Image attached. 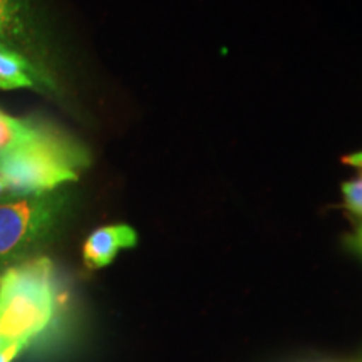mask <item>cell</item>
<instances>
[{"instance_id":"cell-1","label":"cell","mask_w":362,"mask_h":362,"mask_svg":"<svg viewBox=\"0 0 362 362\" xmlns=\"http://www.w3.org/2000/svg\"><path fill=\"white\" fill-rule=\"evenodd\" d=\"M57 293L52 262L37 257L0 274V336L4 346L29 344L52 322Z\"/></svg>"},{"instance_id":"cell-2","label":"cell","mask_w":362,"mask_h":362,"mask_svg":"<svg viewBox=\"0 0 362 362\" xmlns=\"http://www.w3.org/2000/svg\"><path fill=\"white\" fill-rule=\"evenodd\" d=\"M89 163L78 143L54 129L0 155V173L7 181L8 197L49 193L79 178Z\"/></svg>"},{"instance_id":"cell-3","label":"cell","mask_w":362,"mask_h":362,"mask_svg":"<svg viewBox=\"0 0 362 362\" xmlns=\"http://www.w3.org/2000/svg\"><path fill=\"white\" fill-rule=\"evenodd\" d=\"M62 206L61 194L54 192L0 200V269L21 260L51 235Z\"/></svg>"},{"instance_id":"cell-4","label":"cell","mask_w":362,"mask_h":362,"mask_svg":"<svg viewBox=\"0 0 362 362\" xmlns=\"http://www.w3.org/2000/svg\"><path fill=\"white\" fill-rule=\"evenodd\" d=\"M138 243V233L129 225L116 223L94 230L83 247L84 265L90 270L104 269L116 259L124 248H133Z\"/></svg>"},{"instance_id":"cell-5","label":"cell","mask_w":362,"mask_h":362,"mask_svg":"<svg viewBox=\"0 0 362 362\" xmlns=\"http://www.w3.org/2000/svg\"><path fill=\"white\" fill-rule=\"evenodd\" d=\"M40 76L21 54L0 47V89L34 88Z\"/></svg>"},{"instance_id":"cell-6","label":"cell","mask_w":362,"mask_h":362,"mask_svg":"<svg viewBox=\"0 0 362 362\" xmlns=\"http://www.w3.org/2000/svg\"><path fill=\"white\" fill-rule=\"evenodd\" d=\"M44 129L42 126L13 119V117L0 112V155L37 138L39 134L44 133Z\"/></svg>"},{"instance_id":"cell-7","label":"cell","mask_w":362,"mask_h":362,"mask_svg":"<svg viewBox=\"0 0 362 362\" xmlns=\"http://www.w3.org/2000/svg\"><path fill=\"white\" fill-rule=\"evenodd\" d=\"M342 197L347 210L362 218V173L342 185Z\"/></svg>"},{"instance_id":"cell-8","label":"cell","mask_w":362,"mask_h":362,"mask_svg":"<svg viewBox=\"0 0 362 362\" xmlns=\"http://www.w3.org/2000/svg\"><path fill=\"white\" fill-rule=\"evenodd\" d=\"M27 346H29L27 342H13L4 346L2 349H0V362H12Z\"/></svg>"},{"instance_id":"cell-9","label":"cell","mask_w":362,"mask_h":362,"mask_svg":"<svg viewBox=\"0 0 362 362\" xmlns=\"http://www.w3.org/2000/svg\"><path fill=\"white\" fill-rule=\"evenodd\" d=\"M349 245L352 250H354L356 253H359V255L362 257V223L357 226L356 232L352 233V237L349 238Z\"/></svg>"},{"instance_id":"cell-10","label":"cell","mask_w":362,"mask_h":362,"mask_svg":"<svg viewBox=\"0 0 362 362\" xmlns=\"http://www.w3.org/2000/svg\"><path fill=\"white\" fill-rule=\"evenodd\" d=\"M344 163L349 166H354V168H359L362 170V151H356V153H351V155L344 156Z\"/></svg>"},{"instance_id":"cell-11","label":"cell","mask_w":362,"mask_h":362,"mask_svg":"<svg viewBox=\"0 0 362 362\" xmlns=\"http://www.w3.org/2000/svg\"><path fill=\"white\" fill-rule=\"evenodd\" d=\"M4 197H8V187H7V181L4 178V175L0 173V200Z\"/></svg>"},{"instance_id":"cell-12","label":"cell","mask_w":362,"mask_h":362,"mask_svg":"<svg viewBox=\"0 0 362 362\" xmlns=\"http://www.w3.org/2000/svg\"><path fill=\"white\" fill-rule=\"evenodd\" d=\"M7 22H8V13H6V12H0V33H2L4 25H6Z\"/></svg>"},{"instance_id":"cell-13","label":"cell","mask_w":362,"mask_h":362,"mask_svg":"<svg viewBox=\"0 0 362 362\" xmlns=\"http://www.w3.org/2000/svg\"><path fill=\"white\" fill-rule=\"evenodd\" d=\"M0 12H6V13H8L7 0H0Z\"/></svg>"},{"instance_id":"cell-14","label":"cell","mask_w":362,"mask_h":362,"mask_svg":"<svg viewBox=\"0 0 362 362\" xmlns=\"http://www.w3.org/2000/svg\"><path fill=\"white\" fill-rule=\"evenodd\" d=\"M4 347V341H2V336H0V349H2Z\"/></svg>"}]
</instances>
